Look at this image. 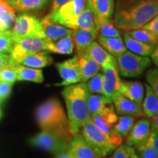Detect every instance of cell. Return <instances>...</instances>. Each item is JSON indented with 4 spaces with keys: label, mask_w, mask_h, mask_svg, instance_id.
Masks as SVG:
<instances>
[{
    "label": "cell",
    "mask_w": 158,
    "mask_h": 158,
    "mask_svg": "<svg viewBox=\"0 0 158 158\" xmlns=\"http://www.w3.org/2000/svg\"><path fill=\"white\" fill-rule=\"evenodd\" d=\"M157 0H116L113 21L124 32L141 29L157 15Z\"/></svg>",
    "instance_id": "6da1fadb"
},
{
    "label": "cell",
    "mask_w": 158,
    "mask_h": 158,
    "mask_svg": "<svg viewBox=\"0 0 158 158\" xmlns=\"http://www.w3.org/2000/svg\"><path fill=\"white\" fill-rule=\"evenodd\" d=\"M62 94L66 103L70 133L73 135H76L83 125L91 120L87 106L89 92L85 83L80 82L65 86Z\"/></svg>",
    "instance_id": "7a4b0ae2"
},
{
    "label": "cell",
    "mask_w": 158,
    "mask_h": 158,
    "mask_svg": "<svg viewBox=\"0 0 158 158\" xmlns=\"http://www.w3.org/2000/svg\"><path fill=\"white\" fill-rule=\"evenodd\" d=\"M35 116L43 131H47L72 139L68 116L58 99L51 98L37 108Z\"/></svg>",
    "instance_id": "3957f363"
},
{
    "label": "cell",
    "mask_w": 158,
    "mask_h": 158,
    "mask_svg": "<svg viewBox=\"0 0 158 158\" xmlns=\"http://www.w3.org/2000/svg\"><path fill=\"white\" fill-rule=\"evenodd\" d=\"M116 59L118 73L124 78L140 76L152 64L149 56H140L128 50Z\"/></svg>",
    "instance_id": "277c9868"
},
{
    "label": "cell",
    "mask_w": 158,
    "mask_h": 158,
    "mask_svg": "<svg viewBox=\"0 0 158 158\" xmlns=\"http://www.w3.org/2000/svg\"><path fill=\"white\" fill-rule=\"evenodd\" d=\"M79 133L100 154L102 157L113 153L118 147L91 120L83 125Z\"/></svg>",
    "instance_id": "5b68a950"
},
{
    "label": "cell",
    "mask_w": 158,
    "mask_h": 158,
    "mask_svg": "<svg viewBox=\"0 0 158 158\" xmlns=\"http://www.w3.org/2000/svg\"><path fill=\"white\" fill-rule=\"evenodd\" d=\"M11 31L13 40L29 37L45 39L40 21L30 13H21L18 15Z\"/></svg>",
    "instance_id": "8992f818"
},
{
    "label": "cell",
    "mask_w": 158,
    "mask_h": 158,
    "mask_svg": "<svg viewBox=\"0 0 158 158\" xmlns=\"http://www.w3.org/2000/svg\"><path fill=\"white\" fill-rule=\"evenodd\" d=\"M70 141L63 136L42 130L29 138V143L33 147L57 155L68 150Z\"/></svg>",
    "instance_id": "52a82bcc"
},
{
    "label": "cell",
    "mask_w": 158,
    "mask_h": 158,
    "mask_svg": "<svg viewBox=\"0 0 158 158\" xmlns=\"http://www.w3.org/2000/svg\"><path fill=\"white\" fill-rule=\"evenodd\" d=\"M86 5V0H69L54 13L47 15L54 22L73 30L76 18Z\"/></svg>",
    "instance_id": "ba28073f"
},
{
    "label": "cell",
    "mask_w": 158,
    "mask_h": 158,
    "mask_svg": "<svg viewBox=\"0 0 158 158\" xmlns=\"http://www.w3.org/2000/svg\"><path fill=\"white\" fill-rule=\"evenodd\" d=\"M48 49V40L38 37H23L14 40V45L10 56L15 63L25 55L46 51Z\"/></svg>",
    "instance_id": "9c48e42d"
},
{
    "label": "cell",
    "mask_w": 158,
    "mask_h": 158,
    "mask_svg": "<svg viewBox=\"0 0 158 158\" xmlns=\"http://www.w3.org/2000/svg\"><path fill=\"white\" fill-rule=\"evenodd\" d=\"M56 68L62 79V81L56 84L57 86H67L81 82L80 64L76 55L64 62L56 63Z\"/></svg>",
    "instance_id": "30bf717a"
},
{
    "label": "cell",
    "mask_w": 158,
    "mask_h": 158,
    "mask_svg": "<svg viewBox=\"0 0 158 158\" xmlns=\"http://www.w3.org/2000/svg\"><path fill=\"white\" fill-rule=\"evenodd\" d=\"M114 109L117 115H129L136 118H142L144 116L142 110V105L130 100L120 93L116 92L111 97Z\"/></svg>",
    "instance_id": "8fae6325"
},
{
    "label": "cell",
    "mask_w": 158,
    "mask_h": 158,
    "mask_svg": "<svg viewBox=\"0 0 158 158\" xmlns=\"http://www.w3.org/2000/svg\"><path fill=\"white\" fill-rule=\"evenodd\" d=\"M151 133V122L148 118H141L135 122L126 139V144L136 148L147 143Z\"/></svg>",
    "instance_id": "7c38bea8"
},
{
    "label": "cell",
    "mask_w": 158,
    "mask_h": 158,
    "mask_svg": "<svg viewBox=\"0 0 158 158\" xmlns=\"http://www.w3.org/2000/svg\"><path fill=\"white\" fill-rule=\"evenodd\" d=\"M103 75V89L102 94L111 98L112 95L119 90L121 79L119 78V73L116 59L108 66L102 68Z\"/></svg>",
    "instance_id": "4fadbf2b"
},
{
    "label": "cell",
    "mask_w": 158,
    "mask_h": 158,
    "mask_svg": "<svg viewBox=\"0 0 158 158\" xmlns=\"http://www.w3.org/2000/svg\"><path fill=\"white\" fill-rule=\"evenodd\" d=\"M68 151L74 158H102L80 133L73 136Z\"/></svg>",
    "instance_id": "5bb4252c"
},
{
    "label": "cell",
    "mask_w": 158,
    "mask_h": 158,
    "mask_svg": "<svg viewBox=\"0 0 158 158\" xmlns=\"http://www.w3.org/2000/svg\"><path fill=\"white\" fill-rule=\"evenodd\" d=\"M116 0H86V5L95 15L98 23L113 19Z\"/></svg>",
    "instance_id": "9a60e30c"
},
{
    "label": "cell",
    "mask_w": 158,
    "mask_h": 158,
    "mask_svg": "<svg viewBox=\"0 0 158 158\" xmlns=\"http://www.w3.org/2000/svg\"><path fill=\"white\" fill-rule=\"evenodd\" d=\"M41 27L45 35V39L49 41H56L69 34L73 33V29H68L64 26L53 21L48 15L40 21Z\"/></svg>",
    "instance_id": "2e32d148"
},
{
    "label": "cell",
    "mask_w": 158,
    "mask_h": 158,
    "mask_svg": "<svg viewBox=\"0 0 158 158\" xmlns=\"http://www.w3.org/2000/svg\"><path fill=\"white\" fill-rule=\"evenodd\" d=\"M118 92L130 100L142 105L145 94L144 85L139 81L121 80Z\"/></svg>",
    "instance_id": "e0dca14e"
},
{
    "label": "cell",
    "mask_w": 158,
    "mask_h": 158,
    "mask_svg": "<svg viewBox=\"0 0 158 158\" xmlns=\"http://www.w3.org/2000/svg\"><path fill=\"white\" fill-rule=\"evenodd\" d=\"M87 106L91 117L114 108L111 98L99 94H89Z\"/></svg>",
    "instance_id": "ac0fdd59"
},
{
    "label": "cell",
    "mask_w": 158,
    "mask_h": 158,
    "mask_svg": "<svg viewBox=\"0 0 158 158\" xmlns=\"http://www.w3.org/2000/svg\"><path fill=\"white\" fill-rule=\"evenodd\" d=\"M15 10L21 13H35L43 10L52 0H5Z\"/></svg>",
    "instance_id": "d6986e66"
},
{
    "label": "cell",
    "mask_w": 158,
    "mask_h": 158,
    "mask_svg": "<svg viewBox=\"0 0 158 158\" xmlns=\"http://www.w3.org/2000/svg\"><path fill=\"white\" fill-rule=\"evenodd\" d=\"M52 63L53 58L46 51L25 55L16 61V64L38 69L49 66Z\"/></svg>",
    "instance_id": "ffe728a7"
},
{
    "label": "cell",
    "mask_w": 158,
    "mask_h": 158,
    "mask_svg": "<svg viewBox=\"0 0 158 158\" xmlns=\"http://www.w3.org/2000/svg\"><path fill=\"white\" fill-rule=\"evenodd\" d=\"M98 31L85 30V29H75L73 31V39L76 55H79L84 53L88 46L98 37Z\"/></svg>",
    "instance_id": "44dd1931"
},
{
    "label": "cell",
    "mask_w": 158,
    "mask_h": 158,
    "mask_svg": "<svg viewBox=\"0 0 158 158\" xmlns=\"http://www.w3.org/2000/svg\"><path fill=\"white\" fill-rule=\"evenodd\" d=\"M98 42L108 54L117 58L127 50L122 37H106L98 35Z\"/></svg>",
    "instance_id": "7402d4cb"
},
{
    "label": "cell",
    "mask_w": 158,
    "mask_h": 158,
    "mask_svg": "<svg viewBox=\"0 0 158 158\" xmlns=\"http://www.w3.org/2000/svg\"><path fill=\"white\" fill-rule=\"evenodd\" d=\"M76 56L78 57L79 64H80L82 83L86 82L89 79L92 78L100 72L101 67L86 54V51L82 54Z\"/></svg>",
    "instance_id": "603a6c76"
},
{
    "label": "cell",
    "mask_w": 158,
    "mask_h": 158,
    "mask_svg": "<svg viewBox=\"0 0 158 158\" xmlns=\"http://www.w3.org/2000/svg\"><path fill=\"white\" fill-rule=\"evenodd\" d=\"M86 53L94 62L104 68L110 63L113 62L116 58L108 54L105 49L97 41H93L86 48Z\"/></svg>",
    "instance_id": "cb8c5ba5"
},
{
    "label": "cell",
    "mask_w": 158,
    "mask_h": 158,
    "mask_svg": "<svg viewBox=\"0 0 158 158\" xmlns=\"http://www.w3.org/2000/svg\"><path fill=\"white\" fill-rule=\"evenodd\" d=\"M73 33L69 34L56 41L48 40V52L62 55H71L73 53L75 44L72 36Z\"/></svg>",
    "instance_id": "d4e9b609"
},
{
    "label": "cell",
    "mask_w": 158,
    "mask_h": 158,
    "mask_svg": "<svg viewBox=\"0 0 158 158\" xmlns=\"http://www.w3.org/2000/svg\"><path fill=\"white\" fill-rule=\"evenodd\" d=\"M145 94L142 102V110L144 116L152 118L158 114V96L148 84H144Z\"/></svg>",
    "instance_id": "484cf974"
},
{
    "label": "cell",
    "mask_w": 158,
    "mask_h": 158,
    "mask_svg": "<svg viewBox=\"0 0 158 158\" xmlns=\"http://www.w3.org/2000/svg\"><path fill=\"white\" fill-rule=\"evenodd\" d=\"M78 29L98 31V20L93 12L87 5L75 21L73 30Z\"/></svg>",
    "instance_id": "4316f807"
},
{
    "label": "cell",
    "mask_w": 158,
    "mask_h": 158,
    "mask_svg": "<svg viewBox=\"0 0 158 158\" xmlns=\"http://www.w3.org/2000/svg\"><path fill=\"white\" fill-rule=\"evenodd\" d=\"M123 35V40L126 48L128 51L135 54L143 56H149L155 48V45L138 41L130 37L126 32H124Z\"/></svg>",
    "instance_id": "83f0119b"
},
{
    "label": "cell",
    "mask_w": 158,
    "mask_h": 158,
    "mask_svg": "<svg viewBox=\"0 0 158 158\" xmlns=\"http://www.w3.org/2000/svg\"><path fill=\"white\" fill-rule=\"evenodd\" d=\"M18 81H28L41 84L44 81V76L42 70L32 68L23 65L15 64Z\"/></svg>",
    "instance_id": "f1b7e54d"
},
{
    "label": "cell",
    "mask_w": 158,
    "mask_h": 158,
    "mask_svg": "<svg viewBox=\"0 0 158 158\" xmlns=\"http://www.w3.org/2000/svg\"><path fill=\"white\" fill-rule=\"evenodd\" d=\"M91 121L97 127L99 128L102 133H104L108 138L111 140V141L115 144L116 147H118L120 144L122 143L123 138L120 137L114 130V125L108 124L105 122L100 116H94L91 117Z\"/></svg>",
    "instance_id": "f546056e"
},
{
    "label": "cell",
    "mask_w": 158,
    "mask_h": 158,
    "mask_svg": "<svg viewBox=\"0 0 158 158\" xmlns=\"http://www.w3.org/2000/svg\"><path fill=\"white\" fill-rule=\"evenodd\" d=\"M135 122V117L133 116L123 115L118 118L117 122L114 125V130L120 137L123 138H127L130 130L133 128Z\"/></svg>",
    "instance_id": "4dcf8cb0"
},
{
    "label": "cell",
    "mask_w": 158,
    "mask_h": 158,
    "mask_svg": "<svg viewBox=\"0 0 158 158\" xmlns=\"http://www.w3.org/2000/svg\"><path fill=\"white\" fill-rule=\"evenodd\" d=\"M126 33L130 37H133L138 41H141V42L155 45V46L158 44V37H156L151 31L143 28L131 30L127 31Z\"/></svg>",
    "instance_id": "1f68e13d"
},
{
    "label": "cell",
    "mask_w": 158,
    "mask_h": 158,
    "mask_svg": "<svg viewBox=\"0 0 158 158\" xmlns=\"http://www.w3.org/2000/svg\"><path fill=\"white\" fill-rule=\"evenodd\" d=\"M98 34L100 36L106 37H122L119 29L114 25L113 19L102 21L98 23Z\"/></svg>",
    "instance_id": "d6a6232c"
},
{
    "label": "cell",
    "mask_w": 158,
    "mask_h": 158,
    "mask_svg": "<svg viewBox=\"0 0 158 158\" xmlns=\"http://www.w3.org/2000/svg\"><path fill=\"white\" fill-rule=\"evenodd\" d=\"M86 88L89 94H102L103 89V75L101 73H98L92 78L89 79L85 82Z\"/></svg>",
    "instance_id": "836d02e7"
},
{
    "label": "cell",
    "mask_w": 158,
    "mask_h": 158,
    "mask_svg": "<svg viewBox=\"0 0 158 158\" xmlns=\"http://www.w3.org/2000/svg\"><path fill=\"white\" fill-rule=\"evenodd\" d=\"M14 45L11 30L0 31V53L10 54Z\"/></svg>",
    "instance_id": "e575fe53"
},
{
    "label": "cell",
    "mask_w": 158,
    "mask_h": 158,
    "mask_svg": "<svg viewBox=\"0 0 158 158\" xmlns=\"http://www.w3.org/2000/svg\"><path fill=\"white\" fill-rule=\"evenodd\" d=\"M113 158H138L135 149L127 144H120L113 152Z\"/></svg>",
    "instance_id": "d590c367"
},
{
    "label": "cell",
    "mask_w": 158,
    "mask_h": 158,
    "mask_svg": "<svg viewBox=\"0 0 158 158\" xmlns=\"http://www.w3.org/2000/svg\"><path fill=\"white\" fill-rule=\"evenodd\" d=\"M15 64L9 65L0 70V81L8 82L13 84L16 81L17 72L15 70Z\"/></svg>",
    "instance_id": "8d00e7d4"
},
{
    "label": "cell",
    "mask_w": 158,
    "mask_h": 158,
    "mask_svg": "<svg viewBox=\"0 0 158 158\" xmlns=\"http://www.w3.org/2000/svg\"><path fill=\"white\" fill-rule=\"evenodd\" d=\"M146 79L150 87L158 96V68H152L147 72Z\"/></svg>",
    "instance_id": "74e56055"
},
{
    "label": "cell",
    "mask_w": 158,
    "mask_h": 158,
    "mask_svg": "<svg viewBox=\"0 0 158 158\" xmlns=\"http://www.w3.org/2000/svg\"><path fill=\"white\" fill-rule=\"evenodd\" d=\"M138 158H158V153L147 144L135 148Z\"/></svg>",
    "instance_id": "f35d334b"
},
{
    "label": "cell",
    "mask_w": 158,
    "mask_h": 158,
    "mask_svg": "<svg viewBox=\"0 0 158 158\" xmlns=\"http://www.w3.org/2000/svg\"><path fill=\"white\" fill-rule=\"evenodd\" d=\"M15 13H6L0 15V21L2 23L5 30H10L15 21Z\"/></svg>",
    "instance_id": "ab89813d"
},
{
    "label": "cell",
    "mask_w": 158,
    "mask_h": 158,
    "mask_svg": "<svg viewBox=\"0 0 158 158\" xmlns=\"http://www.w3.org/2000/svg\"><path fill=\"white\" fill-rule=\"evenodd\" d=\"M13 84L5 81H0V100H5L10 95Z\"/></svg>",
    "instance_id": "60d3db41"
},
{
    "label": "cell",
    "mask_w": 158,
    "mask_h": 158,
    "mask_svg": "<svg viewBox=\"0 0 158 158\" xmlns=\"http://www.w3.org/2000/svg\"><path fill=\"white\" fill-rule=\"evenodd\" d=\"M146 144L158 153V131L151 127V133Z\"/></svg>",
    "instance_id": "b9f144b4"
},
{
    "label": "cell",
    "mask_w": 158,
    "mask_h": 158,
    "mask_svg": "<svg viewBox=\"0 0 158 158\" xmlns=\"http://www.w3.org/2000/svg\"><path fill=\"white\" fill-rule=\"evenodd\" d=\"M142 28L151 31L156 37H158V15L154 17L149 22H148L145 26H143Z\"/></svg>",
    "instance_id": "7bdbcfd3"
},
{
    "label": "cell",
    "mask_w": 158,
    "mask_h": 158,
    "mask_svg": "<svg viewBox=\"0 0 158 158\" xmlns=\"http://www.w3.org/2000/svg\"><path fill=\"white\" fill-rule=\"evenodd\" d=\"M15 64L10 54H7L5 53H0V70L9 65Z\"/></svg>",
    "instance_id": "ee69618b"
},
{
    "label": "cell",
    "mask_w": 158,
    "mask_h": 158,
    "mask_svg": "<svg viewBox=\"0 0 158 158\" xmlns=\"http://www.w3.org/2000/svg\"><path fill=\"white\" fill-rule=\"evenodd\" d=\"M6 13H15V10L5 0L0 1V15Z\"/></svg>",
    "instance_id": "f6af8a7d"
},
{
    "label": "cell",
    "mask_w": 158,
    "mask_h": 158,
    "mask_svg": "<svg viewBox=\"0 0 158 158\" xmlns=\"http://www.w3.org/2000/svg\"><path fill=\"white\" fill-rule=\"evenodd\" d=\"M69 0H52L51 1V13H54L58 10L61 6H62L64 4L68 2Z\"/></svg>",
    "instance_id": "bcb514c9"
},
{
    "label": "cell",
    "mask_w": 158,
    "mask_h": 158,
    "mask_svg": "<svg viewBox=\"0 0 158 158\" xmlns=\"http://www.w3.org/2000/svg\"><path fill=\"white\" fill-rule=\"evenodd\" d=\"M150 56H151V60L158 68V44L155 46V49H154L152 53L150 55Z\"/></svg>",
    "instance_id": "7dc6e473"
},
{
    "label": "cell",
    "mask_w": 158,
    "mask_h": 158,
    "mask_svg": "<svg viewBox=\"0 0 158 158\" xmlns=\"http://www.w3.org/2000/svg\"><path fill=\"white\" fill-rule=\"evenodd\" d=\"M150 122H151V127L158 131V114L150 118Z\"/></svg>",
    "instance_id": "c3c4849f"
},
{
    "label": "cell",
    "mask_w": 158,
    "mask_h": 158,
    "mask_svg": "<svg viewBox=\"0 0 158 158\" xmlns=\"http://www.w3.org/2000/svg\"><path fill=\"white\" fill-rule=\"evenodd\" d=\"M56 158H74L73 157V155L69 152L68 150L67 151L62 152H60L59 154L56 155Z\"/></svg>",
    "instance_id": "681fc988"
},
{
    "label": "cell",
    "mask_w": 158,
    "mask_h": 158,
    "mask_svg": "<svg viewBox=\"0 0 158 158\" xmlns=\"http://www.w3.org/2000/svg\"><path fill=\"white\" fill-rule=\"evenodd\" d=\"M4 30H5V27H3L2 23L1 21H0V31H4Z\"/></svg>",
    "instance_id": "f907efd6"
},
{
    "label": "cell",
    "mask_w": 158,
    "mask_h": 158,
    "mask_svg": "<svg viewBox=\"0 0 158 158\" xmlns=\"http://www.w3.org/2000/svg\"><path fill=\"white\" fill-rule=\"evenodd\" d=\"M157 15H158V0H157Z\"/></svg>",
    "instance_id": "816d5d0a"
},
{
    "label": "cell",
    "mask_w": 158,
    "mask_h": 158,
    "mask_svg": "<svg viewBox=\"0 0 158 158\" xmlns=\"http://www.w3.org/2000/svg\"><path fill=\"white\" fill-rule=\"evenodd\" d=\"M102 158H113L112 157H102Z\"/></svg>",
    "instance_id": "f5cc1de1"
},
{
    "label": "cell",
    "mask_w": 158,
    "mask_h": 158,
    "mask_svg": "<svg viewBox=\"0 0 158 158\" xmlns=\"http://www.w3.org/2000/svg\"><path fill=\"white\" fill-rule=\"evenodd\" d=\"M0 116H1V111H0Z\"/></svg>",
    "instance_id": "db71d44e"
},
{
    "label": "cell",
    "mask_w": 158,
    "mask_h": 158,
    "mask_svg": "<svg viewBox=\"0 0 158 158\" xmlns=\"http://www.w3.org/2000/svg\"><path fill=\"white\" fill-rule=\"evenodd\" d=\"M1 102H2V100H0V103H1Z\"/></svg>",
    "instance_id": "11a10c76"
},
{
    "label": "cell",
    "mask_w": 158,
    "mask_h": 158,
    "mask_svg": "<svg viewBox=\"0 0 158 158\" xmlns=\"http://www.w3.org/2000/svg\"><path fill=\"white\" fill-rule=\"evenodd\" d=\"M0 1H1V0H0Z\"/></svg>",
    "instance_id": "9f6ffc18"
}]
</instances>
